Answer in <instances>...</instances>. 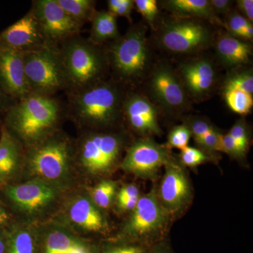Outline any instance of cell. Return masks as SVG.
I'll return each mask as SVG.
<instances>
[{"label": "cell", "mask_w": 253, "mask_h": 253, "mask_svg": "<svg viewBox=\"0 0 253 253\" xmlns=\"http://www.w3.org/2000/svg\"><path fill=\"white\" fill-rule=\"evenodd\" d=\"M64 117L66 104L57 96L31 93L16 101L0 123L20 144L28 148L59 131Z\"/></svg>", "instance_id": "1"}, {"label": "cell", "mask_w": 253, "mask_h": 253, "mask_svg": "<svg viewBox=\"0 0 253 253\" xmlns=\"http://www.w3.org/2000/svg\"><path fill=\"white\" fill-rule=\"evenodd\" d=\"M126 89L111 78L66 95V117L80 126L111 127L123 120V102Z\"/></svg>", "instance_id": "2"}, {"label": "cell", "mask_w": 253, "mask_h": 253, "mask_svg": "<svg viewBox=\"0 0 253 253\" xmlns=\"http://www.w3.org/2000/svg\"><path fill=\"white\" fill-rule=\"evenodd\" d=\"M104 48L110 78L126 90L139 84L149 73L152 59L146 28L143 25L131 26L126 34Z\"/></svg>", "instance_id": "3"}, {"label": "cell", "mask_w": 253, "mask_h": 253, "mask_svg": "<svg viewBox=\"0 0 253 253\" xmlns=\"http://www.w3.org/2000/svg\"><path fill=\"white\" fill-rule=\"evenodd\" d=\"M66 80L65 94L89 87L110 78L109 65L104 47L96 45L78 35L59 45Z\"/></svg>", "instance_id": "4"}, {"label": "cell", "mask_w": 253, "mask_h": 253, "mask_svg": "<svg viewBox=\"0 0 253 253\" xmlns=\"http://www.w3.org/2000/svg\"><path fill=\"white\" fill-rule=\"evenodd\" d=\"M212 26L204 20L173 16L158 29L156 42L169 54H196L214 44L215 37Z\"/></svg>", "instance_id": "5"}, {"label": "cell", "mask_w": 253, "mask_h": 253, "mask_svg": "<svg viewBox=\"0 0 253 253\" xmlns=\"http://www.w3.org/2000/svg\"><path fill=\"white\" fill-rule=\"evenodd\" d=\"M23 63L31 93L51 96L60 91L65 93L66 80L59 46L45 44L23 52Z\"/></svg>", "instance_id": "6"}, {"label": "cell", "mask_w": 253, "mask_h": 253, "mask_svg": "<svg viewBox=\"0 0 253 253\" xmlns=\"http://www.w3.org/2000/svg\"><path fill=\"white\" fill-rule=\"evenodd\" d=\"M28 149L26 161L32 172L54 180L67 172L74 149L69 138L59 131Z\"/></svg>", "instance_id": "7"}, {"label": "cell", "mask_w": 253, "mask_h": 253, "mask_svg": "<svg viewBox=\"0 0 253 253\" xmlns=\"http://www.w3.org/2000/svg\"><path fill=\"white\" fill-rule=\"evenodd\" d=\"M124 140L121 134L109 131H87L78 143L77 156L88 172H107L119 160Z\"/></svg>", "instance_id": "8"}, {"label": "cell", "mask_w": 253, "mask_h": 253, "mask_svg": "<svg viewBox=\"0 0 253 253\" xmlns=\"http://www.w3.org/2000/svg\"><path fill=\"white\" fill-rule=\"evenodd\" d=\"M147 89L166 112L179 113L189 109V97L180 78L167 63L159 62L151 69Z\"/></svg>", "instance_id": "9"}, {"label": "cell", "mask_w": 253, "mask_h": 253, "mask_svg": "<svg viewBox=\"0 0 253 253\" xmlns=\"http://www.w3.org/2000/svg\"><path fill=\"white\" fill-rule=\"evenodd\" d=\"M31 9L38 18L46 44L59 46L81 35L83 26L63 10L57 0H34Z\"/></svg>", "instance_id": "10"}, {"label": "cell", "mask_w": 253, "mask_h": 253, "mask_svg": "<svg viewBox=\"0 0 253 253\" xmlns=\"http://www.w3.org/2000/svg\"><path fill=\"white\" fill-rule=\"evenodd\" d=\"M169 160L168 149L153 139L145 138L133 143L128 149L122 168L141 177H151Z\"/></svg>", "instance_id": "11"}, {"label": "cell", "mask_w": 253, "mask_h": 253, "mask_svg": "<svg viewBox=\"0 0 253 253\" xmlns=\"http://www.w3.org/2000/svg\"><path fill=\"white\" fill-rule=\"evenodd\" d=\"M0 195L12 207L32 212L51 204L56 197V191L44 181L33 180L18 185L2 184Z\"/></svg>", "instance_id": "12"}, {"label": "cell", "mask_w": 253, "mask_h": 253, "mask_svg": "<svg viewBox=\"0 0 253 253\" xmlns=\"http://www.w3.org/2000/svg\"><path fill=\"white\" fill-rule=\"evenodd\" d=\"M178 76L188 96L199 101L211 94L217 81L214 63L208 58H197L181 63Z\"/></svg>", "instance_id": "13"}, {"label": "cell", "mask_w": 253, "mask_h": 253, "mask_svg": "<svg viewBox=\"0 0 253 253\" xmlns=\"http://www.w3.org/2000/svg\"><path fill=\"white\" fill-rule=\"evenodd\" d=\"M0 86L15 101L31 94L26 81L23 52L0 44Z\"/></svg>", "instance_id": "14"}, {"label": "cell", "mask_w": 253, "mask_h": 253, "mask_svg": "<svg viewBox=\"0 0 253 253\" xmlns=\"http://www.w3.org/2000/svg\"><path fill=\"white\" fill-rule=\"evenodd\" d=\"M123 117L136 132L160 135L158 111L154 104L142 94L126 90L123 102Z\"/></svg>", "instance_id": "15"}, {"label": "cell", "mask_w": 253, "mask_h": 253, "mask_svg": "<svg viewBox=\"0 0 253 253\" xmlns=\"http://www.w3.org/2000/svg\"><path fill=\"white\" fill-rule=\"evenodd\" d=\"M0 44L26 52L45 45L39 21L31 9L22 18L0 32Z\"/></svg>", "instance_id": "16"}, {"label": "cell", "mask_w": 253, "mask_h": 253, "mask_svg": "<svg viewBox=\"0 0 253 253\" xmlns=\"http://www.w3.org/2000/svg\"><path fill=\"white\" fill-rule=\"evenodd\" d=\"M167 211L159 202L156 191L139 197L133 210L126 231L129 235L141 236L161 229L166 224Z\"/></svg>", "instance_id": "17"}, {"label": "cell", "mask_w": 253, "mask_h": 253, "mask_svg": "<svg viewBox=\"0 0 253 253\" xmlns=\"http://www.w3.org/2000/svg\"><path fill=\"white\" fill-rule=\"evenodd\" d=\"M166 166V173L160 188V199L167 212H176L189 201L191 191L189 181L179 165L169 160Z\"/></svg>", "instance_id": "18"}, {"label": "cell", "mask_w": 253, "mask_h": 253, "mask_svg": "<svg viewBox=\"0 0 253 253\" xmlns=\"http://www.w3.org/2000/svg\"><path fill=\"white\" fill-rule=\"evenodd\" d=\"M214 43L218 61L226 68L236 69L251 62L253 46L250 42L222 32L214 40Z\"/></svg>", "instance_id": "19"}, {"label": "cell", "mask_w": 253, "mask_h": 253, "mask_svg": "<svg viewBox=\"0 0 253 253\" xmlns=\"http://www.w3.org/2000/svg\"><path fill=\"white\" fill-rule=\"evenodd\" d=\"M161 2L163 8L174 17L204 20L212 26L224 28L221 18L213 12L210 0H167Z\"/></svg>", "instance_id": "20"}, {"label": "cell", "mask_w": 253, "mask_h": 253, "mask_svg": "<svg viewBox=\"0 0 253 253\" xmlns=\"http://www.w3.org/2000/svg\"><path fill=\"white\" fill-rule=\"evenodd\" d=\"M22 147L0 123V177L6 184L18 169L22 158Z\"/></svg>", "instance_id": "21"}, {"label": "cell", "mask_w": 253, "mask_h": 253, "mask_svg": "<svg viewBox=\"0 0 253 253\" xmlns=\"http://www.w3.org/2000/svg\"><path fill=\"white\" fill-rule=\"evenodd\" d=\"M90 22L91 29L88 40L96 45L104 47L121 37L117 17L109 11L96 10Z\"/></svg>", "instance_id": "22"}, {"label": "cell", "mask_w": 253, "mask_h": 253, "mask_svg": "<svg viewBox=\"0 0 253 253\" xmlns=\"http://www.w3.org/2000/svg\"><path fill=\"white\" fill-rule=\"evenodd\" d=\"M69 214L75 224L86 231H99L104 229L102 214L96 206L85 198H80L73 202Z\"/></svg>", "instance_id": "23"}, {"label": "cell", "mask_w": 253, "mask_h": 253, "mask_svg": "<svg viewBox=\"0 0 253 253\" xmlns=\"http://www.w3.org/2000/svg\"><path fill=\"white\" fill-rule=\"evenodd\" d=\"M43 253H91L89 247L66 231H50L44 241Z\"/></svg>", "instance_id": "24"}, {"label": "cell", "mask_w": 253, "mask_h": 253, "mask_svg": "<svg viewBox=\"0 0 253 253\" xmlns=\"http://www.w3.org/2000/svg\"><path fill=\"white\" fill-rule=\"evenodd\" d=\"M60 6L81 26L90 22L96 12L95 0H57Z\"/></svg>", "instance_id": "25"}, {"label": "cell", "mask_w": 253, "mask_h": 253, "mask_svg": "<svg viewBox=\"0 0 253 253\" xmlns=\"http://www.w3.org/2000/svg\"><path fill=\"white\" fill-rule=\"evenodd\" d=\"M224 28L226 33L243 41L251 42L253 39V25L236 10L232 9L224 18Z\"/></svg>", "instance_id": "26"}, {"label": "cell", "mask_w": 253, "mask_h": 253, "mask_svg": "<svg viewBox=\"0 0 253 253\" xmlns=\"http://www.w3.org/2000/svg\"><path fill=\"white\" fill-rule=\"evenodd\" d=\"M6 253H35L34 239L31 233L21 227L10 228L7 231Z\"/></svg>", "instance_id": "27"}, {"label": "cell", "mask_w": 253, "mask_h": 253, "mask_svg": "<svg viewBox=\"0 0 253 253\" xmlns=\"http://www.w3.org/2000/svg\"><path fill=\"white\" fill-rule=\"evenodd\" d=\"M224 97L228 107L234 113L246 116L253 106V95L236 89H224Z\"/></svg>", "instance_id": "28"}, {"label": "cell", "mask_w": 253, "mask_h": 253, "mask_svg": "<svg viewBox=\"0 0 253 253\" xmlns=\"http://www.w3.org/2000/svg\"><path fill=\"white\" fill-rule=\"evenodd\" d=\"M224 89H236L253 95V75L251 70L233 73L224 83Z\"/></svg>", "instance_id": "29"}, {"label": "cell", "mask_w": 253, "mask_h": 253, "mask_svg": "<svg viewBox=\"0 0 253 253\" xmlns=\"http://www.w3.org/2000/svg\"><path fill=\"white\" fill-rule=\"evenodd\" d=\"M116 184L111 181H104L95 186L91 192V197L95 206L107 208L112 202L116 194Z\"/></svg>", "instance_id": "30"}, {"label": "cell", "mask_w": 253, "mask_h": 253, "mask_svg": "<svg viewBox=\"0 0 253 253\" xmlns=\"http://www.w3.org/2000/svg\"><path fill=\"white\" fill-rule=\"evenodd\" d=\"M134 9L144 17L151 28L155 30L158 15V1L156 0H134Z\"/></svg>", "instance_id": "31"}, {"label": "cell", "mask_w": 253, "mask_h": 253, "mask_svg": "<svg viewBox=\"0 0 253 253\" xmlns=\"http://www.w3.org/2000/svg\"><path fill=\"white\" fill-rule=\"evenodd\" d=\"M191 136V131L187 126L182 125L174 126L168 135V148H175L181 151L187 147Z\"/></svg>", "instance_id": "32"}, {"label": "cell", "mask_w": 253, "mask_h": 253, "mask_svg": "<svg viewBox=\"0 0 253 253\" xmlns=\"http://www.w3.org/2000/svg\"><path fill=\"white\" fill-rule=\"evenodd\" d=\"M107 6V11L116 17L126 18L130 23L132 21L131 12L134 9V0H109Z\"/></svg>", "instance_id": "33"}, {"label": "cell", "mask_w": 253, "mask_h": 253, "mask_svg": "<svg viewBox=\"0 0 253 253\" xmlns=\"http://www.w3.org/2000/svg\"><path fill=\"white\" fill-rule=\"evenodd\" d=\"M186 126L191 131V136H194L196 143H199L204 136L215 129L209 121L198 117L191 118L189 124Z\"/></svg>", "instance_id": "34"}, {"label": "cell", "mask_w": 253, "mask_h": 253, "mask_svg": "<svg viewBox=\"0 0 253 253\" xmlns=\"http://www.w3.org/2000/svg\"><path fill=\"white\" fill-rule=\"evenodd\" d=\"M228 134L235 140L240 149L245 154L249 146V136L247 126L244 120L238 121L231 127Z\"/></svg>", "instance_id": "35"}, {"label": "cell", "mask_w": 253, "mask_h": 253, "mask_svg": "<svg viewBox=\"0 0 253 253\" xmlns=\"http://www.w3.org/2000/svg\"><path fill=\"white\" fill-rule=\"evenodd\" d=\"M180 157L182 163L189 167H196L208 160L207 156L204 152L189 146L181 150Z\"/></svg>", "instance_id": "36"}, {"label": "cell", "mask_w": 253, "mask_h": 253, "mask_svg": "<svg viewBox=\"0 0 253 253\" xmlns=\"http://www.w3.org/2000/svg\"><path fill=\"white\" fill-rule=\"evenodd\" d=\"M222 136L223 134L215 129L204 136L197 144L208 151H222Z\"/></svg>", "instance_id": "37"}, {"label": "cell", "mask_w": 253, "mask_h": 253, "mask_svg": "<svg viewBox=\"0 0 253 253\" xmlns=\"http://www.w3.org/2000/svg\"><path fill=\"white\" fill-rule=\"evenodd\" d=\"M221 146H222L223 152H225L231 156L241 157L244 155V153L240 149L239 145L229 134L223 135Z\"/></svg>", "instance_id": "38"}, {"label": "cell", "mask_w": 253, "mask_h": 253, "mask_svg": "<svg viewBox=\"0 0 253 253\" xmlns=\"http://www.w3.org/2000/svg\"><path fill=\"white\" fill-rule=\"evenodd\" d=\"M214 14L219 17L220 15L226 16L232 10L234 1L231 0H210Z\"/></svg>", "instance_id": "39"}, {"label": "cell", "mask_w": 253, "mask_h": 253, "mask_svg": "<svg viewBox=\"0 0 253 253\" xmlns=\"http://www.w3.org/2000/svg\"><path fill=\"white\" fill-rule=\"evenodd\" d=\"M236 11L241 16L249 21L253 22V0H238L236 1Z\"/></svg>", "instance_id": "40"}, {"label": "cell", "mask_w": 253, "mask_h": 253, "mask_svg": "<svg viewBox=\"0 0 253 253\" xmlns=\"http://www.w3.org/2000/svg\"><path fill=\"white\" fill-rule=\"evenodd\" d=\"M15 102L16 101L10 97L0 86V122H1L8 110Z\"/></svg>", "instance_id": "41"}, {"label": "cell", "mask_w": 253, "mask_h": 253, "mask_svg": "<svg viewBox=\"0 0 253 253\" xmlns=\"http://www.w3.org/2000/svg\"><path fill=\"white\" fill-rule=\"evenodd\" d=\"M139 189L136 186L127 185L120 190L118 194V200L129 199V198L139 197Z\"/></svg>", "instance_id": "42"}, {"label": "cell", "mask_w": 253, "mask_h": 253, "mask_svg": "<svg viewBox=\"0 0 253 253\" xmlns=\"http://www.w3.org/2000/svg\"><path fill=\"white\" fill-rule=\"evenodd\" d=\"M104 253H144V249L140 246H123L110 250Z\"/></svg>", "instance_id": "43"}, {"label": "cell", "mask_w": 253, "mask_h": 253, "mask_svg": "<svg viewBox=\"0 0 253 253\" xmlns=\"http://www.w3.org/2000/svg\"><path fill=\"white\" fill-rule=\"evenodd\" d=\"M139 199V197L118 200V206H119L121 209L125 210V211H131V210L133 211L134 208L136 207Z\"/></svg>", "instance_id": "44"}, {"label": "cell", "mask_w": 253, "mask_h": 253, "mask_svg": "<svg viewBox=\"0 0 253 253\" xmlns=\"http://www.w3.org/2000/svg\"><path fill=\"white\" fill-rule=\"evenodd\" d=\"M11 216L4 206L0 204V228L4 229L9 224Z\"/></svg>", "instance_id": "45"}, {"label": "cell", "mask_w": 253, "mask_h": 253, "mask_svg": "<svg viewBox=\"0 0 253 253\" xmlns=\"http://www.w3.org/2000/svg\"><path fill=\"white\" fill-rule=\"evenodd\" d=\"M7 249V231L0 228V253H6Z\"/></svg>", "instance_id": "46"}, {"label": "cell", "mask_w": 253, "mask_h": 253, "mask_svg": "<svg viewBox=\"0 0 253 253\" xmlns=\"http://www.w3.org/2000/svg\"><path fill=\"white\" fill-rule=\"evenodd\" d=\"M154 253H166L163 252V251H156V252H154Z\"/></svg>", "instance_id": "47"}, {"label": "cell", "mask_w": 253, "mask_h": 253, "mask_svg": "<svg viewBox=\"0 0 253 253\" xmlns=\"http://www.w3.org/2000/svg\"><path fill=\"white\" fill-rule=\"evenodd\" d=\"M0 183H5V182H4V180H3V179H1V177H0ZM5 184H6V183H5Z\"/></svg>", "instance_id": "48"}, {"label": "cell", "mask_w": 253, "mask_h": 253, "mask_svg": "<svg viewBox=\"0 0 253 253\" xmlns=\"http://www.w3.org/2000/svg\"><path fill=\"white\" fill-rule=\"evenodd\" d=\"M5 184V183H0V186L2 185V184Z\"/></svg>", "instance_id": "49"}]
</instances>
